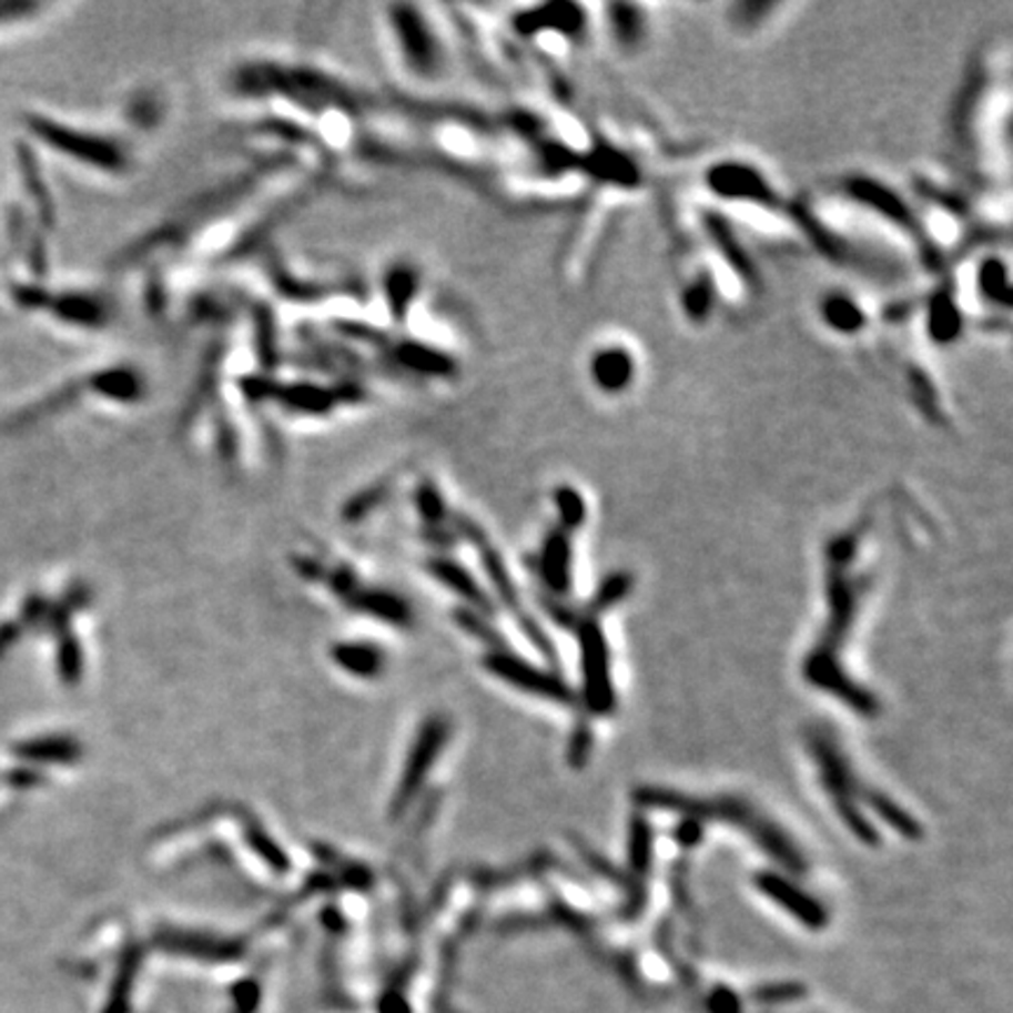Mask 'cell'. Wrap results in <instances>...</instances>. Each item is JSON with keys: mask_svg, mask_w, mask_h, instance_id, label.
I'll return each instance as SVG.
<instances>
[{"mask_svg": "<svg viewBox=\"0 0 1013 1013\" xmlns=\"http://www.w3.org/2000/svg\"><path fill=\"white\" fill-rule=\"evenodd\" d=\"M24 122H27V130L38 141H43L45 146L54 149V153H61L69 160L88 164V168H94L107 174H120V172H128V168H130V155L118 139L80 130V128H71V125H67V122L48 118V115H38V113L27 115Z\"/></svg>", "mask_w": 1013, "mask_h": 1013, "instance_id": "obj_1", "label": "cell"}, {"mask_svg": "<svg viewBox=\"0 0 1013 1013\" xmlns=\"http://www.w3.org/2000/svg\"><path fill=\"white\" fill-rule=\"evenodd\" d=\"M17 305L48 310L59 322L80 328H101L109 322V303L94 292H50L43 284H12Z\"/></svg>", "mask_w": 1013, "mask_h": 1013, "instance_id": "obj_2", "label": "cell"}, {"mask_svg": "<svg viewBox=\"0 0 1013 1013\" xmlns=\"http://www.w3.org/2000/svg\"><path fill=\"white\" fill-rule=\"evenodd\" d=\"M389 31L397 40V50L408 71H416L423 78H432L442 67L439 40L425 17L413 8H389Z\"/></svg>", "mask_w": 1013, "mask_h": 1013, "instance_id": "obj_3", "label": "cell"}, {"mask_svg": "<svg viewBox=\"0 0 1013 1013\" xmlns=\"http://www.w3.org/2000/svg\"><path fill=\"white\" fill-rule=\"evenodd\" d=\"M14 155H17V168H19V176H22V181H24L27 195L31 197V202L38 210V221L43 223L45 229H52L57 221V210H54L52 195L48 191V183L43 179V172H40L38 158L33 155V151L27 146V143H17Z\"/></svg>", "mask_w": 1013, "mask_h": 1013, "instance_id": "obj_4", "label": "cell"}, {"mask_svg": "<svg viewBox=\"0 0 1013 1013\" xmlns=\"http://www.w3.org/2000/svg\"><path fill=\"white\" fill-rule=\"evenodd\" d=\"M634 359L625 347H598L591 359V378L604 389H622L631 381Z\"/></svg>", "mask_w": 1013, "mask_h": 1013, "instance_id": "obj_5", "label": "cell"}, {"mask_svg": "<svg viewBox=\"0 0 1013 1013\" xmlns=\"http://www.w3.org/2000/svg\"><path fill=\"white\" fill-rule=\"evenodd\" d=\"M758 887L764 894H772L783 908H789V911L793 915H798L800 922H804L808 926L819 929L825 924V913L821 911V908L817 903H812V899L800 894L798 889H793L791 884L777 880L774 875H760Z\"/></svg>", "mask_w": 1013, "mask_h": 1013, "instance_id": "obj_6", "label": "cell"}, {"mask_svg": "<svg viewBox=\"0 0 1013 1013\" xmlns=\"http://www.w3.org/2000/svg\"><path fill=\"white\" fill-rule=\"evenodd\" d=\"M829 320L840 331H854L861 326V307L854 303L850 296H831L829 301H823V322Z\"/></svg>", "mask_w": 1013, "mask_h": 1013, "instance_id": "obj_7", "label": "cell"}, {"mask_svg": "<svg viewBox=\"0 0 1013 1013\" xmlns=\"http://www.w3.org/2000/svg\"><path fill=\"white\" fill-rule=\"evenodd\" d=\"M40 10H43V6L31 3V0H0V27L24 22V19L38 14Z\"/></svg>", "mask_w": 1013, "mask_h": 1013, "instance_id": "obj_8", "label": "cell"}, {"mask_svg": "<svg viewBox=\"0 0 1013 1013\" xmlns=\"http://www.w3.org/2000/svg\"><path fill=\"white\" fill-rule=\"evenodd\" d=\"M711 1013H739L735 992L718 990L716 995H711Z\"/></svg>", "mask_w": 1013, "mask_h": 1013, "instance_id": "obj_9", "label": "cell"}]
</instances>
